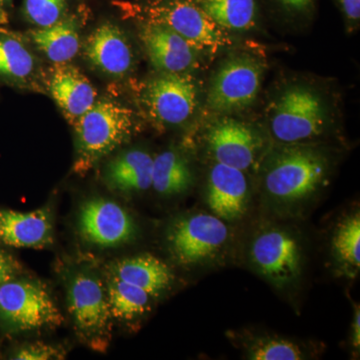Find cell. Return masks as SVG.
Instances as JSON below:
<instances>
[{"mask_svg": "<svg viewBox=\"0 0 360 360\" xmlns=\"http://www.w3.org/2000/svg\"><path fill=\"white\" fill-rule=\"evenodd\" d=\"M72 125L77 153L73 172L84 175L129 141L135 127L134 112L112 99H97Z\"/></svg>", "mask_w": 360, "mask_h": 360, "instance_id": "obj_1", "label": "cell"}, {"mask_svg": "<svg viewBox=\"0 0 360 360\" xmlns=\"http://www.w3.org/2000/svg\"><path fill=\"white\" fill-rule=\"evenodd\" d=\"M328 172V160L321 151L292 144L270 158L264 174L265 191L279 202H300L323 186Z\"/></svg>", "mask_w": 360, "mask_h": 360, "instance_id": "obj_2", "label": "cell"}, {"mask_svg": "<svg viewBox=\"0 0 360 360\" xmlns=\"http://www.w3.org/2000/svg\"><path fill=\"white\" fill-rule=\"evenodd\" d=\"M149 22L160 23L179 34L198 51L214 52L231 44L195 0H158L146 7Z\"/></svg>", "mask_w": 360, "mask_h": 360, "instance_id": "obj_3", "label": "cell"}, {"mask_svg": "<svg viewBox=\"0 0 360 360\" xmlns=\"http://www.w3.org/2000/svg\"><path fill=\"white\" fill-rule=\"evenodd\" d=\"M0 317L15 330L54 328L63 321L41 283L13 279L0 284Z\"/></svg>", "mask_w": 360, "mask_h": 360, "instance_id": "obj_4", "label": "cell"}, {"mask_svg": "<svg viewBox=\"0 0 360 360\" xmlns=\"http://www.w3.org/2000/svg\"><path fill=\"white\" fill-rule=\"evenodd\" d=\"M229 229L217 215L196 213L175 220L167 231V245L177 262L203 264L224 250Z\"/></svg>", "mask_w": 360, "mask_h": 360, "instance_id": "obj_5", "label": "cell"}, {"mask_svg": "<svg viewBox=\"0 0 360 360\" xmlns=\"http://www.w3.org/2000/svg\"><path fill=\"white\" fill-rule=\"evenodd\" d=\"M326 122L321 97L307 87L293 86L276 101L270 127L277 141L295 144L321 134Z\"/></svg>", "mask_w": 360, "mask_h": 360, "instance_id": "obj_6", "label": "cell"}, {"mask_svg": "<svg viewBox=\"0 0 360 360\" xmlns=\"http://www.w3.org/2000/svg\"><path fill=\"white\" fill-rule=\"evenodd\" d=\"M198 86L187 72H162L151 78L141 94L144 110L156 124L174 127L186 122L198 105Z\"/></svg>", "mask_w": 360, "mask_h": 360, "instance_id": "obj_7", "label": "cell"}, {"mask_svg": "<svg viewBox=\"0 0 360 360\" xmlns=\"http://www.w3.org/2000/svg\"><path fill=\"white\" fill-rule=\"evenodd\" d=\"M264 65L250 56L227 59L215 72L207 104L217 112H233L250 108L262 86Z\"/></svg>", "mask_w": 360, "mask_h": 360, "instance_id": "obj_8", "label": "cell"}, {"mask_svg": "<svg viewBox=\"0 0 360 360\" xmlns=\"http://www.w3.org/2000/svg\"><path fill=\"white\" fill-rule=\"evenodd\" d=\"M250 258L258 271L277 286L293 283L302 272L300 245L281 229H267L258 234L251 245Z\"/></svg>", "mask_w": 360, "mask_h": 360, "instance_id": "obj_9", "label": "cell"}, {"mask_svg": "<svg viewBox=\"0 0 360 360\" xmlns=\"http://www.w3.org/2000/svg\"><path fill=\"white\" fill-rule=\"evenodd\" d=\"M208 150L217 163L245 172L257 162L264 141L243 122L224 117L212 123L206 134Z\"/></svg>", "mask_w": 360, "mask_h": 360, "instance_id": "obj_10", "label": "cell"}, {"mask_svg": "<svg viewBox=\"0 0 360 360\" xmlns=\"http://www.w3.org/2000/svg\"><path fill=\"white\" fill-rule=\"evenodd\" d=\"M78 229L91 245L115 248L129 243L136 232L134 219L115 201L104 198L87 200L78 213Z\"/></svg>", "mask_w": 360, "mask_h": 360, "instance_id": "obj_11", "label": "cell"}, {"mask_svg": "<svg viewBox=\"0 0 360 360\" xmlns=\"http://www.w3.org/2000/svg\"><path fill=\"white\" fill-rule=\"evenodd\" d=\"M68 307L82 335L97 338L108 333L111 315L108 292L101 279L79 272L68 285Z\"/></svg>", "mask_w": 360, "mask_h": 360, "instance_id": "obj_12", "label": "cell"}, {"mask_svg": "<svg viewBox=\"0 0 360 360\" xmlns=\"http://www.w3.org/2000/svg\"><path fill=\"white\" fill-rule=\"evenodd\" d=\"M139 39L149 60L161 72H187L198 63V51L165 25L146 21Z\"/></svg>", "mask_w": 360, "mask_h": 360, "instance_id": "obj_13", "label": "cell"}, {"mask_svg": "<svg viewBox=\"0 0 360 360\" xmlns=\"http://www.w3.org/2000/svg\"><path fill=\"white\" fill-rule=\"evenodd\" d=\"M84 56L104 75L123 77L134 68V54L125 33L117 25L104 22L97 26L84 44Z\"/></svg>", "mask_w": 360, "mask_h": 360, "instance_id": "obj_14", "label": "cell"}, {"mask_svg": "<svg viewBox=\"0 0 360 360\" xmlns=\"http://www.w3.org/2000/svg\"><path fill=\"white\" fill-rule=\"evenodd\" d=\"M46 84L52 98L71 124L96 103L97 92L94 85L70 63L54 65Z\"/></svg>", "mask_w": 360, "mask_h": 360, "instance_id": "obj_15", "label": "cell"}, {"mask_svg": "<svg viewBox=\"0 0 360 360\" xmlns=\"http://www.w3.org/2000/svg\"><path fill=\"white\" fill-rule=\"evenodd\" d=\"M207 202L213 214L226 221L240 219L248 203L245 172L215 163L208 175Z\"/></svg>", "mask_w": 360, "mask_h": 360, "instance_id": "obj_16", "label": "cell"}, {"mask_svg": "<svg viewBox=\"0 0 360 360\" xmlns=\"http://www.w3.org/2000/svg\"><path fill=\"white\" fill-rule=\"evenodd\" d=\"M40 66L20 33L0 27V82L18 89L40 90Z\"/></svg>", "mask_w": 360, "mask_h": 360, "instance_id": "obj_17", "label": "cell"}, {"mask_svg": "<svg viewBox=\"0 0 360 360\" xmlns=\"http://www.w3.org/2000/svg\"><path fill=\"white\" fill-rule=\"evenodd\" d=\"M0 240L20 248H44L53 243V226L49 208L18 212L0 208Z\"/></svg>", "mask_w": 360, "mask_h": 360, "instance_id": "obj_18", "label": "cell"}, {"mask_svg": "<svg viewBox=\"0 0 360 360\" xmlns=\"http://www.w3.org/2000/svg\"><path fill=\"white\" fill-rule=\"evenodd\" d=\"M110 276L137 286L153 297L167 290L174 281V274L168 265L150 255H137L115 262L111 265Z\"/></svg>", "mask_w": 360, "mask_h": 360, "instance_id": "obj_19", "label": "cell"}, {"mask_svg": "<svg viewBox=\"0 0 360 360\" xmlns=\"http://www.w3.org/2000/svg\"><path fill=\"white\" fill-rule=\"evenodd\" d=\"M153 156L141 149H131L108 163L104 179L111 189L120 193L148 191L153 182Z\"/></svg>", "mask_w": 360, "mask_h": 360, "instance_id": "obj_20", "label": "cell"}, {"mask_svg": "<svg viewBox=\"0 0 360 360\" xmlns=\"http://www.w3.org/2000/svg\"><path fill=\"white\" fill-rule=\"evenodd\" d=\"M28 37L54 65L70 63L79 51V27L75 20L61 18L54 25L30 30Z\"/></svg>", "mask_w": 360, "mask_h": 360, "instance_id": "obj_21", "label": "cell"}, {"mask_svg": "<svg viewBox=\"0 0 360 360\" xmlns=\"http://www.w3.org/2000/svg\"><path fill=\"white\" fill-rule=\"evenodd\" d=\"M193 180L188 163L175 151H163L153 158L151 187L161 195L184 193L191 187Z\"/></svg>", "mask_w": 360, "mask_h": 360, "instance_id": "obj_22", "label": "cell"}, {"mask_svg": "<svg viewBox=\"0 0 360 360\" xmlns=\"http://www.w3.org/2000/svg\"><path fill=\"white\" fill-rule=\"evenodd\" d=\"M195 2L222 30L243 32L255 26V0H195Z\"/></svg>", "mask_w": 360, "mask_h": 360, "instance_id": "obj_23", "label": "cell"}, {"mask_svg": "<svg viewBox=\"0 0 360 360\" xmlns=\"http://www.w3.org/2000/svg\"><path fill=\"white\" fill-rule=\"evenodd\" d=\"M108 297L112 317L130 321L148 311L153 295L146 290L110 276Z\"/></svg>", "mask_w": 360, "mask_h": 360, "instance_id": "obj_24", "label": "cell"}, {"mask_svg": "<svg viewBox=\"0 0 360 360\" xmlns=\"http://www.w3.org/2000/svg\"><path fill=\"white\" fill-rule=\"evenodd\" d=\"M333 255L348 274H355L360 267V217L354 213L343 219L335 232Z\"/></svg>", "mask_w": 360, "mask_h": 360, "instance_id": "obj_25", "label": "cell"}, {"mask_svg": "<svg viewBox=\"0 0 360 360\" xmlns=\"http://www.w3.org/2000/svg\"><path fill=\"white\" fill-rule=\"evenodd\" d=\"M248 359L252 360H300L302 350L295 343L278 338H260L248 348Z\"/></svg>", "mask_w": 360, "mask_h": 360, "instance_id": "obj_26", "label": "cell"}, {"mask_svg": "<svg viewBox=\"0 0 360 360\" xmlns=\"http://www.w3.org/2000/svg\"><path fill=\"white\" fill-rule=\"evenodd\" d=\"M68 0H25V18L37 27L54 25L63 18Z\"/></svg>", "mask_w": 360, "mask_h": 360, "instance_id": "obj_27", "label": "cell"}, {"mask_svg": "<svg viewBox=\"0 0 360 360\" xmlns=\"http://www.w3.org/2000/svg\"><path fill=\"white\" fill-rule=\"evenodd\" d=\"M56 347L51 345H44V343H33V345H26L20 348L18 354L14 355V359L23 360H46V359H59L60 357Z\"/></svg>", "mask_w": 360, "mask_h": 360, "instance_id": "obj_28", "label": "cell"}, {"mask_svg": "<svg viewBox=\"0 0 360 360\" xmlns=\"http://www.w3.org/2000/svg\"><path fill=\"white\" fill-rule=\"evenodd\" d=\"M18 269V264L13 257L0 250V284L13 279Z\"/></svg>", "mask_w": 360, "mask_h": 360, "instance_id": "obj_29", "label": "cell"}, {"mask_svg": "<svg viewBox=\"0 0 360 360\" xmlns=\"http://www.w3.org/2000/svg\"><path fill=\"white\" fill-rule=\"evenodd\" d=\"M343 13L348 20H359L360 18V0H340Z\"/></svg>", "mask_w": 360, "mask_h": 360, "instance_id": "obj_30", "label": "cell"}, {"mask_svg": "<svg viewBox=\"0 0 360 360\" xmlns=\"http://www.w3.org/2000/svg\"><path fill=\"white\" fill-rule=\"evenodd\" d=\"M352 345L354 349L359 350L360 348V311L359 307H355L354 314V322H352Z\"/></svg>", "mask_w": 360, "mask_h": 360, "instance_id": "obj_31", "label": "cell"}, {"mask_svg": "<svg viewBox=\"0 0 360 360\" xmlns=\"http://www.w3.org/2000/svg\"><path fill=\"white\" fill-rule=\"evenodd\" d=\"M278 1L292 11H302L309 8L312 0H278Z\"/></svg>", "mask_w": 360, "mask_h": 360, "instance_id": "obj_32", "label": "cell"}, {"mask_svg": "<svg viewBox=\"0 0 360 360\" xmlns=\"http://www.w3.org/2000/svg\"><path fill=\"white\" fill-rule=\"evenodd\" d=\"M11 6L13 0H0V25H7L9 22Z\"/></svg>", "mask_w": 360, "mask_h": 360, "instance_id": "obj_33", "label": "cell"}]
</instances>
